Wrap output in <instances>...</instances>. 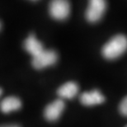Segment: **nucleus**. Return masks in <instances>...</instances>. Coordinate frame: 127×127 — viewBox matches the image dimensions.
Instances as JSON below:
<instances>
[{
    "label": "nucleus",
    "instance_id": "9b49d317",
    "mask_svg": "<svg viewBox=\"0 0 127 127\" xmlns=\"http://www.w3.org/2000/svg\"><path fill=\"white\" fill-rule=\"evenodd\" d=\"M2 127H20V126L17 125H5L2 126Z\"/></svg>",
    "mask_w": 127,
    "mask_h": 127
},
{
    "label": "nucleus",
    "instance_id": "1a4fd4ad",
    "mask_svg": "<svg viewBox=\"0 0 127 127\" xmlns=\"http://www.w3.org/2000/svg\"><path fill=\"white\" fill-rule=\"evenodd\" d=\"M22 107V101L17 96H7L1 101V111L3 113H10L19 110Z\"/></svg>",
    "mask_w": 127,
    "mask_h": 127
},
{
    "label": "nucleus",
    "instance_id": "0eeeda50",
    "mask_svg": "<svg viewBox=\"0 0 127 127\" xmlns=\"http://www.w3.org/2000/svg\"><path fill=\"white\" fill-rule=\"evenodd\" d=\"M23 46H24V49L26 50L30 55H32V57L36 56L37 55L41 53L43 50H45L44 46H43V45L41 44V42H40L34 35H30L25 40Z\"/></svg>",
    "mask_w": 127,
    "mask_h": 127
},
{
    "label": "nucleus",
    "instance_id": "f03ea898",
    "mask_svg": "<svg viewBox=\"0 0 127 127\" xmlns=\"http://www.w3.org/2000/svg\"><path fill=\"white\" fill-rule=\"evenodd\" d=\"M106 9V0H89L86 11V19L89 22L95 23L104 15Z\"/></svg>",
    "mask_w": 127,
    "mask_h": 127
},
{
    "label": "nucleus",
    "instance_id": "39448f33",
    "mask_svg": "<svg viewBox=\"0 0 127 127\" xmlns=\"http://www.w3.org/2000/svg\"><path fill=\"white\" fill-rule=\"evenodd\" d=\"M64 101L63 99H57L49 105L44 110V116L47 121H55L61 116L64 110Z\"/></svg>",
    "mask_w": 127,
    "mask_h": 127
},
{
    "label": "nucleus",
    "instance_id": "9d476101",
    "mask_svg": "<svg viewBox=\"0 0 127 127\" xmlns=\"http://www.w3.org/2000/svg\"><path fill=\"white\" fill-rule=\"evenodd\" d=\"M119 111L123 116H127V96L121 101L120 106H119Z\"/></svg>",
    "mask_w": 127,
    "mask_h": 127
},
{
    "label": "nucleus",
    "instance_id": "f8f14e48",
    "mask_svg": "<svg viewBox=\"0 0 127 127\" xmlns=\"http://www.w3.org/2000/svg\"><path fill=\"white\" fill-rule=\"evenodd\" d=\"M125 127H127V126H125Z\"/></svg>",
    "mask_w": 127,
    "mask_h": 127
},
{
    "label": "nucleus",
    "instance_id": "6e6552de",
    "mask_svg": "<svg viewBox=\"0 0 127 127\" xmlns=\"http://www.w3.org/2000/svg\"><path fill=\"white\" fill-rule=\"evenodd\" d=\"M78 86L74 82H68L63 84L57 91L58 96L62 99H72L78 94Z\"/></svg>",
    "mask_w": 127,
    "mask_h": 127
},
{
    "label": "nucleus",
    "instance_id": "7ed1b4c3",
    "mask_svg": "<svg viewBox=\"0 0 127 127\" xmlns=\"http://www.w3.org/2000/svg\"><path fill=\"white\" fill-rule=\"evenodd\" d=\"M49 12L54 19L59 21L65 20L70 13L69 2L68 0H51L49 5Z\"/></svg>",
    "mask_w": 127,
    "mask_h": 127
},
{
    "label": "nucleus",
    "instance_id": "20e7f679",
    "mask_svg": "<svg viewBox=\"0 0 127 127\" xmlns=\"http://www.w3.org/2000/svg\"><path fill=\"white\" fill-rule=\"evenodd\" d=\"M58 55L55 50H43L36 56L32 57V66L36 69H42L49 66L55 64L57 62Z\"/></svg>",
    "mask_w": 127,
    "mask_h": 127
},
{
    "label": "nucleus",
    "instance_id": "423d86ee",
    "mask_svg": "<svg viewBox=\"0 0 127 127\" xmlns=\"http://www.w3.org/2000/svg\"><path fill=\"white\" fill-rule=\"evenodd\" d=\"M80 102L84 106H92L102 103L105 97L99 90H93L90 92H85L80 95Z\"/></svg>",
    "mask_w": 127,
    "mask_h": 127
},
{
    "label": "nucleus",
    "instance_id": "f257e3e1",
    "mask_svg": "<svg viewBox=\"0 0 127 127\" xmlns=\"http://www.w3.org/2000/svg\"><path fill=\"white\" fill-rule=\"evenodd\" d=\"M127 50V37L124 35H116L102 47L101 54L106 60H116Z\"/></svg>",
    "mask_w": 127,
    "mask_h": 127
}]
</instances>
